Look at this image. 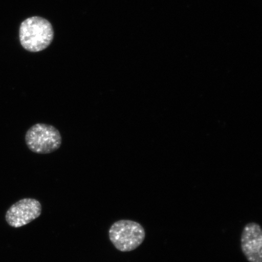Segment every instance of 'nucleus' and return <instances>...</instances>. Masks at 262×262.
I'll list each match as a JSON object with an SVG mask.
<instances>
[{"label":"nucleus","instance_id":"f03ea898","mask_svg":"<svg viewBox=\"0 0 262 262\" xmlns=\"http://www.w3.org/2000/svg\"><path fill=\"white\" fill-rule=\"evenodd\" d=\"M111 243L117 250L123 252L135 250L142 244L146 232L139 223L130 220H120L114 223L109 229Z\"/></svg>","mask_w":262,"mask_h":262},{"label":"nucleus","instance_id":"39448f33","mask_svg":"<svg viewBox=\"0 0 262 262\" xmlns=\"http://www.w3.org/2000/svg\"><path fill=\"white\" fill-rule=\"evenodd\" d=\"M241 248L249 262H262V231L256 223L246 225L241 235Z\"/></svg>","mask_w":262,"mask_h":262},{"label":"nucleus","instance_id":"7ed1b4c3","mask_svg":"<svg viewBox=\"0 0 262 262\" xmlns=\"http://www.w3.org/2000/svg\"><path fill=\"white\" fill-rule=\"evenodd\" d=\"M25 142L32 152L38 155H48L60 148L62 137L60 131L54 126L37 123L28 130Z\"/></svg>","mask_w":262,"mask_h":262},{"label":"nucleus","instance_id":"f257e3e1","mask_svg":"<svg viewBox=\"0 0 262 262\" xmlns=\"http://www.w3.org/2000/svg\"><path fill=\"white\" fill-rule=\"evenodd\" d=\"M19 37L21 45L26 50L40 52L47 49L53 40V28L47 19L32 16L21 23Z\"/></svg>","mask_w":262,"mask_h":262},{"label":"nucleus","instance_id":"20e7f679","mask_svg":"<svg viewBox=\"0 0 262 262\" xmlns=\"http://www.w3.org/2000/svg\"><path fill=\"white\" fill-rule=\"evenodd\" d=\"M42 211L40 202L35 199L19 200L6 212L5 219L9 225L20 228L40 217Z\"/></svg>","mask_w":262,"mask_h":262}]
</instances>
